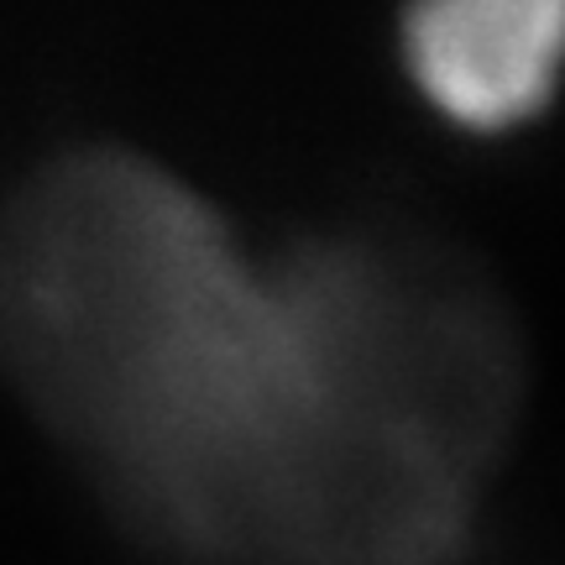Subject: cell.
<instances>
[{
	"instance_id": "obj_1",
	"label": "cell",
	"mask_w": 565,
	"mask_h": 565,
	"mask_svg": "<svg viewBox=\"0 0 565 565\" xmlns=\"http://www.w3.org/2000/svg\"><path fill=\"white\" fill-rule=\"evenodd\" d=\"M0 356L189 565H445L503 456V294L414 231L252 252L168 168L89 147L0 215Z\"/></svg>"
},
{
	"instance_id": "obj_2",
	"label": "cell",
	"mask_w": 565,
	"mask_h": 565,
	"mask_svg": "<svg viewBox=\"0 0 565 565\" xmlns=\"http://www.w3.org/2000/svg\"><path fill=\"white\" fill-rule=\"evenodd\" d=\"M404 58L429 105L477 131L545 110L565 74V0H429L404 17Z\"/></svg>"
}]
</instances>
